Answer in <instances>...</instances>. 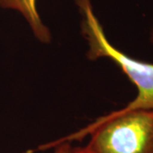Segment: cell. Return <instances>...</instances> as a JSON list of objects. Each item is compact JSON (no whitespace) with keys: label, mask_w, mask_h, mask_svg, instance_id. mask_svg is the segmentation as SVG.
Listing matches in <instances>:
<instances>
[{"label":"cell","mask_w":153,"mask_h":153,"mask_svg":"<svg viewBox=\"0 0 153 153\" xmlns=\"http://www.w3.org/2000/svg\"><path fill=\"white\" fill-rule=\"evenodd\" d=\"M0 7L19 12L27 21L34 37L40 43L44 44L51 43L52 35L40 17L37 0H0Z\"/></svg>","instance_id":"3"},{"label":"cell","mask_w":153,"mask_h":153,"mask_svg":"<svg viewBox=\"0 0 153 153\" xmlns=\"http://www.w3.org/2000/svg\"><path fill=\"white\" fill-rule=\"evenodd\" d=\"M49 147H54L55 151L53 153H71L72 152V146H71V142L69 141H63V142L55 143L52 145H44L38 147V150H44L48 149Z\"/></svg>","instance_id":"4"},{"label":"cell","mask_w":153,"mask_h":153,"mask_svg":"<svg viewBox=\"0 0 153 153\" xmlns=\"http://www.w3.org/2000/svg\"><path fill=\"white\" fill-rule=\"evenodd\" d=\"M71 153H90L84 147H73Z\"/></svg>","instance_id":"5"},{"label":"cell","mask_w":153,"mask_h":153,"mask_svg":"<svg viewBox=\"0 0 153 153\" xmlns=\"http://www.w3.org/2000/svg\"><path fill=\"white\" fill-rule=\"evenodd\" d=\"M86 135L90 140L84 148L90 153H153V109L115 111L48 145Z\"/></svg>","instance_id":"1"},{"label":"cell","mask_w":153,"mask_h":153,"mask_svg":"<svg viewBox=\"0 0 153 153\" xmlns=\"http://www.w3.org/2000/svg\"><path fill=\"white\" fill-rule=\"evenodd\" d=\"M75 3L81 16V32L87 41L88 59L105 58L113 61L136 87V97L121 109H153V63L137 60L110 43L91 0H75Z\"/></svg>","instance_id":"2"},{"label":"cell","mask_w":153,"mask_h":153,"mask_svg":"<svg viewBox=\"0 0 153 153\" xmlns=\"http://www.w3.org/2000/svg\"><path fill=\"white\" fill-rule=\"evenodd\" d=\"M150 42H151V44H152V46L153 48V25L152 28H151V31H150Z\"/></svg>","instance_id":"6"}]
</instances>
